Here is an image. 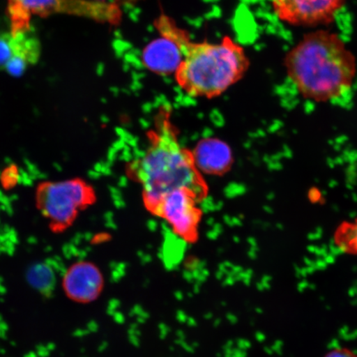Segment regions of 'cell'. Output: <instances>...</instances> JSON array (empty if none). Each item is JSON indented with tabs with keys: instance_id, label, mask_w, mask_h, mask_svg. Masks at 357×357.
Wrapping results in <instances>:
<instances>
[{
	"instance_id": "8",
	"label": "cell",
	"mask_w": 357,
	"mask_h": 357,
	"mask_svg": "<svg viewBox=\"0 0 357 357\" xmlns=\"http://www.w3.org/2000/svg\"><path fill=\"white\" fill-rule=\"evenodd\" d=\"M192 153L199 171L209 175H222L229 171L233 163L229 146L218 138L201 140Z\"/></svg>"
},
{
	"instance_id": "5",
	"label": "cell",
	"mask_w": 357,
	"mask_h": 357,
	"mask_svg": "<svg viewBox=\"0 0 357 357\" xmlns=\"http://www.w3.org/2000/svg\"><path fill=\"white\" fill-rule=\"evenodd\" d=\"M200 201L198 195L190 190H173L160 201L153 215L166 220L178 238L185 242L194 243L198 239L202 217L198 206Z\"/></svg>"
},
{
	"instance_id": "6",
	"label": "cell",
	"mask_w": 357,
	"mask_h": 357,
	"mask_svg": "<svg viewBox=\"0 0 357 357\" xmlns=\"http://www.w3.org/2000/svg\"><path fill=\"white\" fill-rule=\"evenodd\" d=\"M345 2L346 0H271L280 20L298 26L330 24Z\"/></svg>"
},
{
	"instance_id": "12",
	"label": "cell",
	"mask_w": 357,
	"mask_h": 357,
	"mask_svg": "<svg viewBox=\"0 0 357 357\" xmlns=\"http://www.w3.org/2000/svg\"><path fill=\"white\" fill-rule=\"evenodd\" d=\"M28 278L35 288L44 290L52 287L54 274L46 265H36L29 270Z\"/></svg>"
},
{
	"instance_id": "9",
	"label": "cell",
	"mask_w": 357,
	"mask_h": 357,
	"mask_svg": "<svg viewBox=\"0 0 357 357\" xmlns=\"http://www.w3.org/2000/svg\"><path fill=\"white\" fill-rule=\"evenodd\" d=\"M142 61L146 68L154 73L175 74L182 61V53L176 43L162 37L151 42L144 49Z\"/></svg>"
},
{
	"instance_id": "4",
	"label": "cell",
	"mask_w": 357,
	"mask_h": 357,
	"mask_svg": "<svg viewBox=\"0 0 357 357\" xmlns=\"http://www.w3.org/2000/svg\"><path fill=\"white\" fill-rule=\"evenodd\" d=\"M95 200L92 186L82 178L43 183L36 193L40 212L58 229L73 225L79 213Z\"/></svg>"
},
{
	"instance_id": "10",
	"label": "cell",
	"mask_w": 357,
	"mask_h": 357,
	"mask_svg": "<svg viewBox=\"0 0 357 357\" xmlns=\"http://www.w3.org/2000/svg\"><path fill=\"white\" fill-rule=\"evenodd\" d=\"M62 0H8L12 34L30 29L31 17L47 15L60 7Z\"/></svg>"
},
{
	"instance_id": "15",
	"label": "cell",
	"mask_w": 357,
	"mask_h": 357,
	"mask_svg": "<svg viewBox=\"0 0 357 357\" xmlns=\"http://www.w3.org/2000/svg\"><path fill=\"white\" fill-rule=\"evenodd\" d=\"M321 192L315 188L312 189L309 192V198L312 203H317L321 199Z\"/></svg>"
},
{
	"instance_id": "14",
	"label": "cell",
	"mask_w": 357,
	"mask_h": 357,
	"mask_svg": "<svg viewBox=\"0 0 357 357\" xmlns=\"http://www.w3.org/2000/svg\"><path fill=\"white\" fill-rule=\"evenodd\" d=\"M324 357H357V355L346 348H337V349L329 351Z\"/></svg>"
},
{
	"instance_id": "1",
	"label": "cell",
	"mask_w": 357,
	"mask_h": 357,
	"mask_svg": "<svg viewBox=\"0 0 357 357\" xmlns=\"http://www.w3.org/2000/svg\"><path fill=\"white\" fill-rule=\"evenodd\" d=\"M147 137L146 153L130 166L133 178L142 185L147 211L154 214L165 196L178 189L190 190L201 200L204 199L206 183L196 167L193 153L180 144L171 111L160 109Z\"/></svg>"
},
{
	"instance_id": "16",
	"label": "cell",
	"mask_w": 357,
	"mask_h": 357,
	"mask_svg": "<svg viewBox=\"0 0 357 357\" xmlns=\"http://www.w3.org/2000/svg\"><path fill=\"white\" fill-rule=\"evenodd\" d=\"M322 234H323L322 230H320L319 231H314V233H312L311 234H310L309 238L310 240L319 239L321 238V236H322Z\"/></svg>"
},
{
	"instance_id": "2",
	"label": "cell",
	"mask_w": 357,
	"mask_h": 357,
	"mask_svg": "<svg viewBox=\"0 0 357 357\" xmlns=\"http://www.w3.org/2000/svg\"><path fill=\"white\" fill-rule=\"evenodd\" d=\"M158 29L182 53L175 79L182 91L191 97L213 99L220 96L238 83L249 68L244 48L229 37L220 43L191 42L185 31L167 17H160Z\"/></svg>"
},
{
	"instance_id": "13",
	"label": "cell",
	"mask_w": 357,
	"mask_h": 357,
	"mask_svg": "<svg viewBox=\"0 0 357 357\" xmlns=\"http://www.w3.org/2000/svg\"><path fill=\"white\" fill-rule=\"evenodd\" d=\"M13 56L12 34L0 35V70L6 69V66Z\"/></svg>"
},
{
	"instance_id": "11",
	"label": "cell",
	"mask_w": 357,
	"mask_h": 357,
	"mask_svg": "<svg viewBox=\"0 0 357 357\" xmlns=\"http://www.w3.org/2000/svg\"><path fill=\"white\" fill-rule=\"evenodd\" d=\"M29 30L13 36V56L8 62L6 69L13 77H20L30 64L38 60L40 54L39 43Z\"/></svg>"
},
{
	"instance_id": "17",
	"label": "cell",
	"mask_w": 357,
	"mask_h": 357,
	"mask_svg": "<svg viewBox=\"0 0 357 357\" xmlns=\"http://www.w3.org/2000/svg\"><path fill=\"white\" fill-rule=\"evenodd\" d=\"M324 260L327 264H333L335 261V257L332 254H328L327 256L324 257Z\"/></svg>"
},
{
	"instance_id": "7",
	"label": "cell",
	"mask_w": 357,
	"mask_h": 357,
	"mask_svg": "<svg viewBox=\"0 0 357 357\" xmlns=\"http://www.w3.org/2000/svg\"><path fill=\"white\" fill-rule=\"evenodd\" d=\"M62 288L70 301L87 305L100 298L105 288V279L96 265L89 261H79L65 272Z\"/></svg>"
},
{
	"instance_id": "3",
	"label": "cell",
	"mask_w": 357,
	"mask_h": 357,
	"mask_svg": "<svg viewBox=\"0 0 357 357\" xmlns=\"http://www.w3.org/2000/svg\"><path fill=\"white\" fill-rule=\"evenodd\" d=\"M289 78L305 99L328 102L354 84L356 60L342 39L327 30L303 36L284 58Z\"/></svg>"
}]
</instances>
